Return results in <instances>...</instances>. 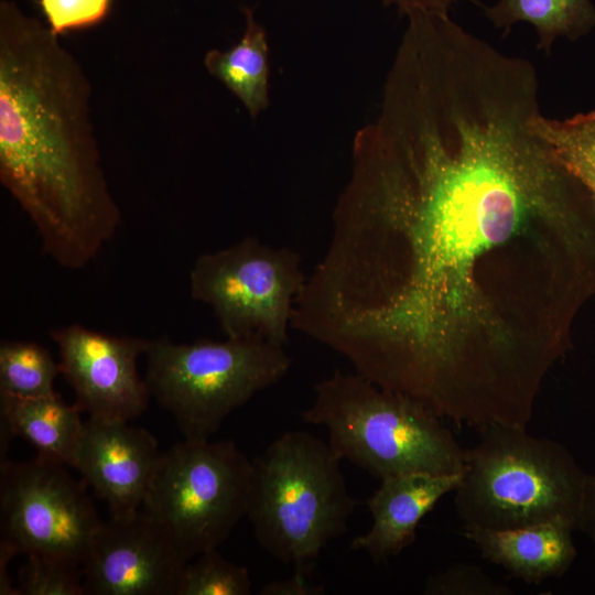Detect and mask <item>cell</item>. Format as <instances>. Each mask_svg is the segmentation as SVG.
<instances>
[{
  "mask_svg": "<svg viewBox=\"0 0 595 595\" xmlns=\"http://www.w3.org/2000/svg\"><path fill=\"white\" fill-rule=\"evenodd\" d=\"M539 113L477 79L387 106L353 143L296 331L445 421L527 429L595 295V201Z\"/></svg>",
  "mask_w": 595,
  "mask_h": 595,
  "instance_id": "1",
  "label": "cell"
},
{
  "mask_svg": "<svg viewBox=\"0 0 595 595\" xmlns=\"http://www.w3.org/2000/svg\"><path fill=\"white\" fill-rule=\"evenodd\" d=\"M84 68L50 28L0 9V182L67 269L93 261L121 226L101 163Z\"/></svg>",
  "mask_w": 595,
  "mask_h": 595,
  "instance_id": "2",
  "label": "cell"
},
{
  "mask_svg": "<svg viewBox=\"0 0 595 595\" xmlns=\"http://www.w3.org/2000/svg\"><path fill=\"white\" fill-rule=\"evenodd\" d=\"M304 422L326 429L340 459L374 477L461 474L465 450L422 402L383 389L358 372L334 371L314 385Z\"/></svg>",
  "mask_w": 595,
  "mask_h": 595,
  "instance_id": "3",
  "label": "cell"
},
{
  "mask_svg": "<svg viewBox=\"0 0 595 595\" xmlns=\"http://www.w3.org/2000/svg\"><path fill=\"white\" fill-rule=\"evenodd\" d=\"M478 431L454 489L464 528L508 530L564 521L578 529L587 474L564 445L511 425Z\"/></svg>",
  "mask_w": 595,
  "mask_h": 595,
  "instance_id": "4",
  "label": "cell"
},
{
  "mask_svg": "<svg viewBox=\"0 0 595 595\" xmlns=\"http://www.w3.org/2000/svg\"><path fill=\"white\" fill-rule=\"evenodd\" d=\"M340 458L328 442L289 431L252 459L247 517L262 549L295 570L309 564L347 531L357 501L348 491Z\"/></svg>",
  "mask_w": 595,
  "mask_h": 595,
  "instance_id": "5",
  "label": "cell"
},
{
  "mask_svg": "<svg viewBox=\"0 0 595 595\" xmlns=\"http://www.w3.org/2000/svg\"><path fill=\"white\" fill-rule=\"evenodd\" d=\"M145 382L186 440H207L256 393L279 382L292 358L259 338L148 339Z\"/></svg>",
  "mask_w": 595,
  "mask_h": 595,
  "instance_id": "6",
  "label": "cell"
},
{
  "mask_svg": "<svg viewBox=\"0 0 595 595\" xmlns=\"http://www.w3.org/2000/svg\"><path fill=\"white\" fill-rule=\"evenodd\" d=\"M252 461L229 440H186L162 452L142 508L192 560L247 517Z\"/></svg>",
  "mask_w": 595,
  "mask_h": 595,
  "instance_id": "7",
  "label": "cell"
},
{
  "mask_svg": "<svg viewBox=\"0 0 595 595\" xmlns=\"http://www.w3.org/2000/svg\"><path fill=\"white\" fill-rule=\"evenodd\" d=\"M305 281L295 250L246 237L198 256L188 283L192 299L212 309L225 337L285 346Z\"/></svg>",
  "mask_w": 595,
  "mask_h": 595,
  "instance_id": "8",
  "label": "cell"
},
{
  "mask_svg": "<svg viewBox=\"0 0 595 595\" xmlns=\"http://www.w3.org/2000/svg\"><path fill=\"white\" fill-rule=\"evenodd\" d=\"M66 467L40 455L26 462L1 458L0 545L15 555L83 564L101 520L87 484Z\"/></svg>",
  "mask_w": 595,
  "mask_h": 595,
  "instance_id": "9",
  "label": "cell"
},
{
  "mask_svg": "<svg viewBox=\"0 0 595 595\" xmlns=\"http://www.w3.org/2000/svg\"><path fill=\"white\" fill-rule=\"evenodd\" d=\"M50 335L58 349L61 375L89 419L129 422L147 410L151 393L138 361L148 339L79 324L57 327Z\"/></svg>",
  "mask_w": 595,
  "mask_h": 595,
  "instance_id": "10",
  "label": "cell"
},
{
  "mask_svg": "<svg viewBox=\"0 0 595 595\" xmlns=\"http://www.w3.org/2000/svg\"><path fill=\"white\" fill-rule=\"evenodd\" d=\"M188 561L143 509L101 521L82 564L86 595H177Z\"/></svg>",
  "mask_w": 595,
  "mask_h": 595,
  "instance_id": "11",
  "label": "cell"
},
{
  "mask_svg": "<svg viewBox=\"0 0 595 595\" xmlns=\"http://www.w3.org/2000/svg\"><path fill=\"white\" fill-rule=\"evenodd\" d=\"M127 421L87 419L73 467L110 516L139 510L144 501L160 455L156 439Z\"/></svg>",
  "mask_w": 595,
  "mask_h": 595,
  "instance_id": "12",
  "label": "cell"
},
{
  "mask_svg": "<svg viewBox=\"0 0 595 595\" xmlns=\"http://www.w3.org/2000/svg\"><path fill=\"white\" fill-rule=\"evenodd\" d=\"M461 474L411 473L380 479L367 499L370 529L353 539V551H364L375 563L398 556L415 539L420 521L442 497L454 491Z\"/></svg>",
  "mask_w": 595,
  "mask_h": 595,
  "instance_id": "13",
  "label": "cell"
},
{
  "mask_svg": "<svg viewBox=\"0 0 595 595\" xmlns=\"http://www.w3.org/2000/svg\"><path fill=\"white\" fill-rule=\"evenodd\" d=\"M564 521H551L508 530L464 528L486 560L502 566L527 584L564 575L576 558L572 532Z\"/></svg>",
  "mask_w": 595,
  "mask_h": 595,
  "instance_id": "14",
  "label": "cell"
},
{
  "mask_svg": "<svg viewBox=\"0 0 595 595\" xmlns=\"http://www.w3.org/2000/svg\"><path fill=\"white\" fill-rule=\"evenodd\" d=\"M83 411L56 392L36 398L0 394L1 447L21 436L37 455L73 467L83 432Z\"/></svg>",
  "mask_w": 595,
  "mask_h": 595,
  "instance_id": "15",
  "label": "cell"
},
{
  "mask_svg": "<svg viewBox=\"0 0 595 595\" xmlns=\"http://www.w3.org/2000/svg\"><path fill=\"white\" fill-rule=\"evenodd\" d=\"M242 12L246 25L239 41L224 51H207L204 65L256 119L270 104L269 43L267 31L257 20L253 9L245 7Z\"/></svg>",
  "mask_w": 595,
  "mask_h": 595,
  "instance_id": "16",
  "label": "cell"
},
{
  "mask_svg": "<svg viewBox=\"0 0 595 595\" xmlns=\"http://www.w3.org/2000/svg\"><path fill=\"white\" fill-rule=\"evenodd\" d=\"M485 15L505 35L520 22L531 24L538 35L537 48L550 53L555 40H576L595 26L591 0H499L482 6Z\"/></svg>",
  "mask_w": 595,
  "mask_h": 595,
  "instance_id": "17",
  "label": "cell"
},
{
  "mask_svg": "<svg viewBox=\"0 0 595 595\" xmlns=\"http://www.w3.org/2000/svg\"><path fill=\"white\" fill-rule=\"evenodd\" d=\"M532 129L595 201V111L562 120L540 113Z\"/></svg>",
  "mask_w": 595,
  "mask_h": 595,
  "instance_id": "18",
  "label": "cell"
},
{
  "mask_svg": "<svg viewBox=\"0 0 595 595\" xmlns=\"http://www.w3.org/2000/svg\"><path fill=\"white\" fill-rule=\"evenodd\" d=\"M60 364L40 344L3 340L0 344V394L36 398L56 393Z\"/></svg>",
  "mask_w": 595,
  "mask_h": 595,
  "instance_id": "19",
  "label": "cell"
},
{
  "mask_svg": "<svg viewBox=\"0 0 595 595\" xmlns=\"http://www.w3.org/2000/svg\"><path fill=\"white\" fill-rule=\"evenodd\" d=\"M186 563L177 595H248L252 580L245 566L226 560L217 549Z\"/></svg>",
  "mask_w": 595,
  "mask_h": 595,
  "instance_id": "20",
  "label": "cell"
},
{
  "mask_svg": "<svg viewBox=\"0 0 595 595\" xmlns=\"http://www.w3.org/2000/svg\"><path fill=\"white\" fill-rule=\"evenodd\" d=\"M17 587L19 595H86L80 564L37 554L26 555Z\"/></svg>",
  "mask_w": 595,
  "mask_h": 595,
  "instance_id": "21",
  "label": "cell"
},
{
  "mask_svg": "<svg viewBox=\"0 0 595 595\" xmlns=\"http://www.w3.org/2000/svg\"><path fill=\"white\" fill-rule=\"evenodd\" d=\"M511 589L469 563L453 564L424 581L425 595H508Z\"/></svg>",
  "mask_w": 595,
  "mask_h": 595,
  "instance_id": "22",
  "label": "cell"
},
{
  "mask_svg": "<svg viewBox=\"0 0 595 595\" xmlns=\"http://www.w3.org/2000/svg\"><path fill=\"white\" fill-rule=\"evenodd\" d=\"M43 12L55 34L93 25L109 11L111 0H40Z\"/></svg>",
  "mask_w": 595,
  "mask_h": 595,
  "instance_id": "23",
  "label": "cell"
},
{
  "mask_svg": "<svg viewBox=\"0 0 595 595\" xmlns=\"http://www.w3.org/2000/svg\"><path fill=\"white\" fill-rule=\"evenodd\" d=\"M307 572L295 570L288 578L267 583L261 595H317L324 593L322 584H314L307 578Z\"/></svg>",
  "mask_w": 595,
  "mask_h": 595,
  "instance_id": "24",
  "label": "cell"
},
{
  "mask_svg": "<svg viewBox=\"0 0 595 595\" xmlns=\"http://www.w3.org/2000/svg\"><path fill=\"white\" fill-rule=\"evenodd\" d=\"M386 7H394L402 15L423 11L448 14L451 7L462 0H380Z\"/></svg>",
  "mask_w": 595,
  "mask_h": 595,
  "instance_id": "25",
  "label": "cell"
},
{
  "mask_svg": "<svg viewBox=\"0 0 595 595\" xmlns=\"http://www.w3.org/2000/svg\"><path fill=\"white\" fill-rule=\"evenodd\" d=\"M578 529L591 539L595 554V474H587Z\"/></svg>",
  "mask_w": 595,
  "mask_h": 595,
  "instance_id": "26",
  "label": "cell"
},
{
  "mask_svg": "<svg viewBox=\"0 0 595 595\" xmlns=\"http://www.w3.org/2000/svg\"><path fill=\"white\" fill-rule=\"evenodd\" d=\"M15 554L4 545H0V594L1 595H19L18 588L13 586L8 574L9 561Z\"/></svg>",
  "mask_w": 595,
  "mask_h": 595,
  "instance_id": "27",
  "label": "cell"
}]
</instances>
